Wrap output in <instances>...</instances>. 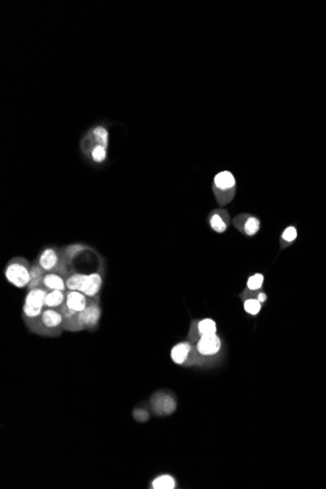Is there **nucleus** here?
<instances>
[{"label": "nucleus", "instance_id": "1", "mask_svg": "<svg viewBox=\"0 0 326 489\" xmlns=\"http://www.w3.org/2000/svg\"><path fill=\"white\" fill-rule=\"evenodd\" d=\"M36 261L46 272H57L64 279L74 272L73 265L63 256V247L47 246L40 252Z\"/></svg>", "mask_w": 326, "mask_h": 489}, {"label": "nucleus", "instance_id": "2", "mask_svg": "<svg viewBox=\"0 0 326 489\" xmlns=\"http://www.w3.org/2000/svg\"><path fill=\"white\" fill-rule=\"evenodd\" d=\"M47 293L48 291L42 286L29 289L27 293L23 306V320L28 328H31L41 316L45 309L44 303Z\"/></svg>", "mask_w": 326, "mask_h": 489}, {"label": "nucleus", "instance_id": "3", "mask_svg": "<svg viewBox=\"0 0 326 489\" xmlns=\"http://www.w3.org/2000/svg\"><path fill=\"white\" fill-rule=\"evenodd\" d=\"M63 324V315L59 310L45 308L39 320L29 329L40 336L57 337L64 331Z\"/></svg>", "mask_w": 326, "mask_h": 489}, {"label": "nucleus", "instance_id": "4", "mask_svg": "<svg viewBox=\"0 0 326 489\" xmlns=\"http://www.w3.org/2000/svg\"><path fill=\"white\" fill-rule=\"evenodd\" d=\"M31 266L32 264L24 257L12 258L4 269L5 279L17 288L28 287L31 282Z\"/></svg>", "mask_w": 326, "mask_h": 489}, {"label": "nucleus", "instance_id": "5", "mask_svg": "<svg viewBox=\"0 0 326 489\" xmlns=\"http://www.w3.org/2000/svg\"><path fill=\"white\" fill-rule=\"evenodd\" d=\"M102 308L100 305V295L94 298H88V304L83 312H80L81 322L84 325L85 330L96 331L101 321Z\"/></svg>", "mask_w": 326, "mask_h": 489}, {"label": "nucleus", "instance_id": "6", "mask_svg": "<svg viewBox=\"0 0 326 489\" xmlns=\"http://www.w3.org/2000/svg\"><path fill=\"white\" fill-rule=\"evenodd\" d=\"M171 358L176 365H191L198 363L201 356L198 353L197 347L189 342H181L173 347Z\"/></svg>", "mask_w": 326, "mask_h": 489}, {"label": "nucleus", "instance_id": "7", "mask_svg": "<svg viewBox=\"0 0 326 489\" xmlns=\"http://www.w3.org/2000/svg\"><path fill=\"white\" fill-rule=\"evenodd\" d=\"M150 407L158 416H167L176 410L177 402L170 394L158 392L150 397Z\"/></svg>", "mask_w": 326, "mask_h": 489}, {"label": "nucleus", "instance_id": "8", "mask_svg": "<svg viewBox=\"0 0 326 489\" xmlns=\"http://www.w3.org/2000/svg\"><path fill=\"white\" fill-rule=\"evenodd\" d=\"M221 340L215 335L203 336L197 343V350L201 357H210L218 354L221 349Z\"/></svg>", "mask_w": 326, "mask_h": 489}, {"label": "nucleus", "instance_id": "9", "mask_svg": "<svg viewBox=\"0 0 326 489\" xmlns=\"http://www.w3.org/2000/svg\"><path fill=\"white\" fill-rule=\"evenodd\" d=\"M217 332V324L211 318H204L201 321H194L191 323L189 338L191 340H200L203 336L215 335Z\"/></svg>", "mask_w": 326, "mask_h": 489}, {"label": "nucleus", "instance_id": "10", "mask_svg": "<svg viewBox=\"0 0 326 489\" xmlns=\"http://www.w3.org/2000/svg\"><path fill=\"white\" fill-rule=\"evenodd\" d=\"M59 311L63 315V330L64 331H70V332H79L85 330L84 325L81 322L80 317V312H75L71 309H69L66 304L63 305L62 308L59 309Z\"/></svg>", "mask_w": 326, "mask_h": 489}, {"label": "nucleus", "instance_id": "11", "mask_svg": "<svg viewBox=\"0 0 326 489\" xmlns=\"http://www.w3.org/2000/svg\"><path fill=\"white\" fill-rule=\"evenodd\" d=\"M103 277L104 273L102 270L88 273L83 290V293L88 298H94L100 295L103 286Z\"/></svg>", "mask_w": 326, "mask_h": 489}, {"label": "nucleus", "instance_id": "12", "mask_svg": "<svg viewBox=\"0 0 326 489\" xmlns=\"http://www.w3.org/2000/svg\"><path fill=\"white\" fill-rule=\"evenodd\" d=\"M88 304V297L79 291L66 292V306L77 312H83Z\"/></svg>", "mask_w": 326, "mask_h": 489}, {"label": "nucleus", "instance_id": "13", "mask_svg": "<svg viewBox=\"0 0 326 489\" xmlns=\"http://www.w3.org/2000/svg\"><path fill=\"white\" fill-rule=\"evenodd\" d=\"M42 287H44L47 291H52V290L68 291L67 285H66V279L63 275L57 272H46V274L43 278Z\"/></svg>", "mask_w": 326, "mask_h": 489}, {"label": "nucleus", "instance_id": "14", "mask_svg": "<svg viewBox=\"0 0 326 489\" xmlns=\"http://www.w3.org/2000/svg\"><path fill=\"white\" fill-rule=\"evenodd\" d=\"M87 277H88L87 273L74 271L71 275H69L66 279L67 289L71 291H79L83 293Z\"/></svg>", "mask_w": 326, "mask_h": 489}, {"label": "nucleus", "instance_id": "15", "mask_svg": "<svg viewBox=\"0 0 326 489\" xmlns=\"http://www.w3.org/2000/svg\"><path fill=\"white\" fill-rule=\"evenodd\" d=\"M44 304L47 309L59 310L66 304V292L61 290L48 291Z\"/></svg>", "mask_w": 326, "mask_h": 489}, {"label": "nucleus", "instance_id": "16", "mask_svg": "<svg viewBox=\"0 0 326 489\" xmlns=\"http://www.w3.org/2000/svg\"><path fill=\"white\" fill-rule=\"evenodd\" d=\"M222 190L231 189L235 187V179L231 172L223 171L218 173L214 178V186Z\"/></svg>", "mask_w": 326, "mask_h": 489}, {"label": "nucleus", "instance_id": "17", "mask_svg": "<svg viewBox=\"0 0 326 489\" xmlns=\"http://www.w3.org/2000/svg\"><path fill=\"white\" fill-rule=\"evenodd\" d=\"M45 274H46V271L43 270L41 266L35 259L34 262H32V266H31V282L28 288L32 289V288L42 286L43 278Z\"/></svg>", "mask_w": 326, "mask_h": 489}, {"label": "nucleus", "instance_id": "18", "mask_svg": "<svg viewBox=\"0 0 326 489\" xmlns=\"http://www.w3.org/2000/svg\"><path fill=\"white\" fill-rule=\"evenodd\" d=\"M86 250L92 249H91V247H89L88 245L83 244V243H73V244L63 246V256L70 264L73 265V262L75 259V257H77L79 254L83 253Z\"/></svg>", "mask_w": 326, "mask_h": 489}, {"label": "nucleus", "instance_id": "19", "mask_svg": "<svg viewBox=\"0 0 326 489\" xmlns=\"http://www.w3.org/2000/svg\"><path fill=\"white\" fill-rule=\"evenodd\" d=\"M225 217H228L227 212H226V211H221V210L215 211V212L211 215L210 220H209L211 228L214 229L216 232H220V233H221V232L226 231L228 220L225 219Z\"/></svg>", "mask_w": 326, "mask_h": 489}, {"label": "nucleus", "instance_id": "20", "mask_svg": "<svg viewBox=\"0 0 326 489\" xmlns=\"http://www.w3.org/2000/svg\"><path fill=\"white\" fill-rule=\"evenodd\" d=\"M87 135L89 136L95 145H101L105 147L108 146V132L105 127L98 126L91 130Z\"/></svg>", "mask_w": 326, "mask_h": 489}, {"label": "nucleus", "instance_id": "21", "mask_svg": "<svg viewBox=\"0 0 326 489\" xmlns=\"http://www.w3.org/2000/svg\"><path fill=\"white\" fill-rule=\"evenodd\" d=\"M176 486L175 479L169 475L159 476L151 482V487L155 489H173Z\"/></svg>", "mask_w": 326, "mask_h": 489}, {"label": "nucleus", "instance_id": "22", "mask_svg": "<svg viewBox=\"0 0 326 489\" xmlns=\"http://www.w3.org/2000/svg\"><path fill=\"white\" fill-rule=\"evenodd\" d=\"M87 156H89L95 163H99V164L103 163L104 161H105L106 156H107L106 147L101 145H96L90 150Z\"/></svg>", "mask_w": 326, "mask_h": 489}, {"label": "nucleus", "instance_id": "23", "mask_svg": "<svg viewBox=\"0 0 326 489\" xmlns=\"http://www.w3.org/2000/svg\"><path fill=\"white\" fill-rule=\"evenodd\" d=\"M234 188L235 187H232L231 189H227V190H222V189H219L217 187H213V189H214V194L217 198V200L218 202L221 204V205H224L228 202H230L232 200V197H233V194H234Z\"/></svg>", "mask_w": 326, "mask_h": 489}, {"label": "nucleus", "instance_id": "24", "mask_svg": "<svg viewBox=\"0 0 326 489\" xmlns=\"http://www.w3.org/2000/svg\"><path fill=\"white\" fill-rule=\"evenodd\" d=\"M260 228V221L255 217H249L244 225V230L248 236H254Z\"/></svg>", "mask_w": 326, "mask_h": 489}, {"label": "nucleus", "instance_id": "25", "mask_svg": "<svg viewBox=\"0 0 326 489\" xmlns=\"http://www.w3.org/2000/svg\"><path fill=\"white\" fill-rule=\"evenodd\" d=\"M264 282V277L260 273L254 274L252 277L249 278L247 281V287L251 290H257L262 287V284Z\"/></svg>", "mask_w": 326, "mask_h": 489}, {"label": "nucleus", "instance_id": "26", "mask_svg": "<svg viewBox=\"0 0 326 489\" xmlns=\"http://www.w3.org/2000/svg\"><path fill=\"white\" fill-rule=\"evenodd\" d=\"M244 309L250 314H257L261 310V303L256 299H249L244 303Z\"/></svg>", "mask_w": 326, "mask_h": 489}, {"label": "nucleus", "instance_id": "27", "mask_svg": "<svg viewBox=\"0 0 326 489\" xmlns=\"http://www.w3.org/2000/svg\"><path fill=\"white\" fill-rule=\"evenodd\" d=\"M132 415H133L134 419H135L137 422H141V423L146 422V421H147V420L149 419L148 412H147L146 409H144V408H136V409L133 411Z\"/></svg>", "mask_w": 326, "mask_h": 489}, {"label": "nucleus", "instance_id": "28", "mask_svg": "<svg viewBox=\"0 0 326 489\" xmlns=\"http://www.w3.org/2000/svg\"><path fill=\"white\" fill-rule=\"evenodd\" d=\"M282 238L286 241H293L297 238V230L293 227H289L284 230Z\"/></svg>", "mask_w": 326, "mask_h": 489}, {"label": "nucleus", "instance_id": "29", "mask_svg": "<svg viewBox=\"0 0 326 489\" xmlns=\"http://www.w3.org/2000/svg\"><path fill=\"white\" fill-rule=\"evenodd\" d=\"M266 300H267V296H266V294H264V293L259 294V296H258V301H259V302L263 303L265 302Z\"/></svg>", "mask_w": 326, "mask_h": 489}]
</instances>
